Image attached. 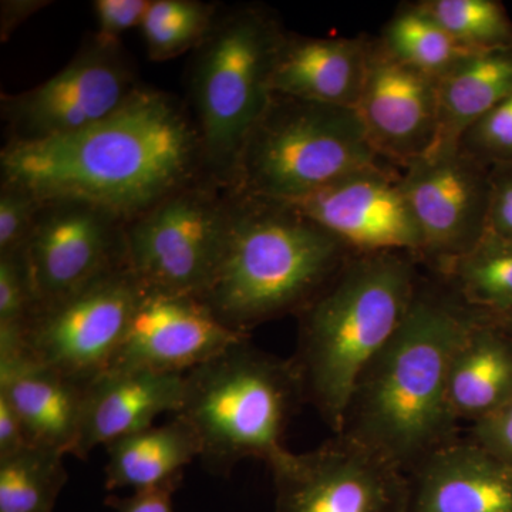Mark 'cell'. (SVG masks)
Here are the masks:
<instances>
[{
    "mask_svg": "<svg viewBox=\"0 0 512 512\" xmlns=\"http://www.w3.org/2000/svg\"><path fill=\"white\" fill-rule=\"evenodd\" d=\"M0 168L2 184L29 192L40 204L82 202L126 222L210 178L190 111L177 97L146 86L79 133L6 143Z\"/></svg>",
    "mask_w": 512,
    "mask_h": 512,
    "instance_id": "6da1fadb",
    "label": "cell"
},
{
    "mask_svg": "<svg viewBox=\"0 0 512 512\" xmlns=\"http://www.w3.org/2000/svg\"><path fill=\"white\" fill-rule=\"evenodd\" d=\"M481 313L437 276H421L402 326L360 377L339 434L406 474L460 439L448 376L458 346Z\"/></svg>",
    "mask_w": 512,
    "mask_h": 512,
    "instance_id": "7a4b0ae2",
    "label": "cell"
},
{
    "mask_svg": "<svg viewBox=\"0 0 512 512\" xmlns=\"http://www.w3.org/2000/svg\"><path fill=\"white\" fill-rule=\"evenodd\" d=\"M229 194L227 244L201 299L227 328L249 335L298 316L353 254L288 202Z\"/></svg>",
    "mask_w": 512,
    "mask_h": 512,
    "instance_id": "3957f363",
    "label": "cell"
},
{
    "mask_svg": "<svg viewBox=\"0 0 512 512\" xmlns=\"http://www.w3.org/2000/svg\"><path fill=\"white\" fill-rule=\"evenodd\" d=\"M419 261L403 254L353 255L298 315L292 356L306 404L339 434L360 377L412 308Z\"/></svg>",
    "mask_w": 512,
    "mask_h": 512,
    "instance_id": "277c9868",
    "label": "cell"
},
{
    "mask_svg": "<svg viewBox=\"0 0 512 512\" xmlns=\"http://www.w3.org/2000/svg\"><path fill=\"white\" fill-rule=\"evenodd\" d=\"M303 404L292 357L264 352L244 338L185 373L183 404L174 416L194 430L202 467L229 477L247 458L268 467L284 456L286 429Z\"/></svg>",
    "mask_w": 512,
    "mask_h": 512,
    "instance_id": "5b68a950",
    "label": "cell"
},
{
    "mask_svg": "<svg viewBox=\"0 0 512 512\" xmlns=\"http://www.w3.org/2000/svg\"><path fill=\"white\" fill-rule=\"evenodd\" d=\"M288 36L271 10L241 6L220 15L195 47L191 116L212 181L229 188L245 141L274 97L276 60Z\"/></svg>",
    "mask_w": 512,
    "mask_h": 512,
    "instance_id": "8992f818",
    "label": "cell"
},
{
    "mask_svg": "<svg viewBox=\"0 0 512 512\" xmlns=\"http://www.w3.org/2000/svg\"><path fill=\"white\" fill-rule=\"evenodd\" d=\"M386 165L355 109L275 94L239 154L229 190L296 202Z\"/></svg>",
    "mask_w": 512,
    "mask_h": 512,
    "instance_id": "52a82bcc",
    "label": "cell"
},
{
    "mask_svg": "<svg viewBox=\"0 0 512 512\" xmlns=\"http://www.w3.org/2000/svg\"><path fill=\"white\" fill-rule=\"evenodd\" d=\"M229 202L228 188L204 178L127 221V264L140 284L201 298L224 255Z\"/></svg>",
    "mask_w": 512,
    "mask_h": 512,
    "instance_id": "ba28073f",
    "label": "cell"
},
{
    "mask_svg": "<svg viewBox=\"0 0 512 512\" xmlns=\"http://www.w3.org/2000/svg\"><path fill=\"white\" fill-rule=\"evenodd\" d=\"M144 286L123 265L37 308L23 333L30 359L87 384L109 369Z\"/></svg>",
    "mask_w": 512,
    "mask_h": 512,
    "instance_id": "9c48e42d",
    "label": "cell"
},
{
    "mask_svg": "<svg viewBox=\"0 0 512 512\" xmlns=\"http://www.w3.org/2000/svg\"><path fill=\"white\" fill-rule=\"evenodd\" d=\"M140 87L121 43L109 45L94 36L46 82L2 96L8 143L79 133L116 113Z\"/></svg>",
    "mask_w": 512,
    "mask_h": 512,
    "instance_id": "30bf717a",
    "label": "cell"
},
{
    "mask_svg": "<svg viewBox=\"0 0 512 512\" xmlns=\"http://www.w3.org/2000/svg\"><path fill=\"white\" fill-rule=\"evenodd\" d=\"M268 468L275 512H409L402 468L342 434L305 453L288 450Z\"/></svg>",
    "mask_w": 512,
    "mask_h": 512,
    "instance_id": "8fae6325",
    "label": "cell"
},
{
    "mask_svg": "<svg viewBox=\"0 0 512 512\" xmlns=\"http://www.w3.org/2000/svg\"><path fill=\"white\" fill-rule=\"evenodd\" d=\"M400 181L423 237V264L439 272L471 251L488 229L491 167L461 148L434 150Z\"/></svg>",
    "mask_w": 512,
    "mask_h": 512,
    "instance_id": "7c38bea8",
    "label": "cell"
},
{
    "mask_svg": "<svg viewBox=\"0 0 512 512\" xmlns=\"http://www.w3.org/2000/svg\"><path fill=\"white\" fill-rule=\"evenodd\" d=\"M124 227L116 215L82 202L42 204L20 251L35 311L128 265Z\"/></svg>",
    "mask_w": 512,
    "mask_h": 512,
    "instance_id": "4fadbf2b",
    "label": "cell"
},
{
    "mask_svg": "<svg viewBox=\"0 0 512 512\" xmlns=\"http://www.w3.org/2000/svg\"><path fill=\"white\" fill-rule=\"evenodd\" d=\"M339 239L353 255L403 254L423 262V237L389 165L359 171L288 202Z\"/></svg>",
    "mask_w": 512,
    "mask_h": 512,
    "instance_id": "5bb4252c",
    "label": "cell"
},
{
    "mask_svg": "<svg viewBox=\"0 0 512 512\" xmlns=\"http://www.w3.org/2000/svg\"><path fill=\"white\" fill-rule=\"evenodd\" d=\"M384 163L406 168L436 147L440 80L406 66L370 39L362 96L356 109Z\"/></svg>",
    "mask_w": 512,
    "mask_h": 512,
    "instance_id": "9a60e30c",
    "label": "cell"
},
{
    "mask_svg": "<svg viewBox=\"0 0 512 512\" xmlns=\"http://www.w3.org/2000/svg\"><path fill=\"white\" fill-rule=\"evenodd\" d=\"M244 338L198 296L144 288L107 370L185 375Z\"/></svg>",
    "mask_w": 512,
    "mask_h": 512,
    "instance_id": "2e32d148",
    "label": "cell"
},
{
    "mask_svg": "<svg viewBox=\"0 0 512 512\" xmlns=\"http://www.w3.org/2000/svg\"><path fill=\"white\" fill-rule=\"evenodd\" d=\"M409 512H512V467L467 437L409 474Z\"/></svg>",
    "mask_w": 512,
    "mask_h": 512,
    "instance_id": "e0dca14e",
    "label": "cell"
},
{
    "mask_svg": "<svg viewBox=\"0 0 512 512\" xmlns=\"http://www.w3.org/2000/svg\"><path fill=\"white\" fill-rule=\"evenodd\" d=\"M185 375L106 370L86 384L82 430L74 456L87 460L97 446L106 447L136 431L154 426L164 413L177 414L183 404Z\"/></svg>",
    "mask_w": 512,
    "mask_h": 512,
    "instance_id": "ac0fdd59",
    "label": "cell"
},
{
    "mask_svg": "<svg viewBox=\"0 0 512 512\" xmlns=\"http://www.w3.org/2000/svg\"><path fill=\"white\" fill-rule=\"evenodd\" d=\"M86 384L20 355L0 357V394L25 427L30 446L64 456L76 451L82 430Z\"/></svg>",
    "mask_w": 512,
    "mask_h": 512,
    "instance_id": "d6986e66",
    "label": "cell"
},
{
    "mask_svg": "<svg viewBox=\"0 0 512 512\" xmlns=\"http://www.w3.org/2000/svg\"><path fill=\"white\" fill-rule=\"evenodd\" d=\"M370 39L286 36L272 90L295 99L356 109L362 96Z\"/></svg>",
    "mask_w": 512,
    "mask_h": 512,
    "instance_id": "ffe728a7",
    "label": "cell"
},
{
    "mask_svg": "<svg viewBox=\"0 0 512 512\" xmlns=\"http://www.w3.org/2000/svg\"><path fill=\"white\" fill-rule=\"evenodd\" d=\"M512 399V336L481 313L460 343L448 376V402L458 423L473 426Z\"/></svg>",
    "mask_w": 512,
    "mask_h": 512,
    "instance_id": "44dd1931",
    "label": "cell"
},
{
    "mask_svg": "<svg viewBox=\"0 0 512 512\" xmlns=\"http://www.w3.org/2000/svg\"><path fill=\"white\" fill-rule=\"evenodd\" d=\"M104 487L107 491L146 490L163 484L200 456L194 430L181 417L136 431L106 447Z\"/></svg>",
    "mask_w": 512,
    "mask_h": 512,
    "instance_id": "7402d4cb",
    "label": "cell"
},
{
    "mask_svg": "<svg viewBox=\"0 0 512 512\" xmlns=\"http://www.w3.org/2000/svg\"><path fill=\"white\" fill-rule=\"evenodd\" d=\"M511 94L512 49L466 57L440 80V130L434 150L458 148L468 128Z\"/></svg>",
    "mask_w": 512,
    "mask_h": 512,
    "instance_id": "603a6c76",
    "label": "cell"
},
{
    "mask_svg": "<svg viewBox=\"0 0 512 512\" xmlns=\"http://www.w3.org/2000/svg\"><path fill=\"white\" fill-rule=\"evenodd\" d=\"M470 308L512 312V242L485 234L467 254L434 272Z\"/></svg>",
    "mask_w": 512,
    "mask_h": 512,
    "instance_id": "cb8c5ba5",
    "label": "cell"
},
{
    "mask_svg": "<svg viewBox=\"0 0 512 512\" xmlns=\"http://www.w3.org/2000/svg\"><path fill=\"white\" fill-rule=\"evenodd\" d=\"M379 40L394 59L437 80L470 56L419 2L397 10Z\"/></svg>",
    "mask_w": 512,
    "mask_h": 512,
    "instance_id": "d4e9b609",
    "label": "cell"
},
{
    "mask_svg": "<svg viewBox=\"0 0 512 512\" xmlns=\"http://www.w3.org/2000/svg\"><path fill=\"white\" fill-rule=\"evenodd\" d=\"M69 480L64 454L28 446L0 460V512H53Z\"/></svg>",
    "mask_w": 512,
    "mask_h": 512,
    "instance_id": "484cf974",
    "label": "cell"
},
{
    "mask_svg": "<svg viewBox=\"0 0 512 512\" xmlns=\"http://www.w3.org/2000/svg\"><path fill=\"white\" fill-rule=\"evenodd\" d=\"M217 15V6L200 0H151L140 25L148 56L164 62L195 50Z\"/></svg>",
    "mask_w": 512,
    "mask_h": 512,
    "instance_id": "4316f807",
    "label": "cell"
},
{
    "mask_svg": "<svg viewBox=\"0 0 512 512\" xmlns=\"http://www.w3.org/2000/svg\"><path fill=\"white\" fill-rule=\"evenodd\" d=\"M433 16L470 55L512 49V20L497 0H423Z\"/></svg>",
    "mask_w": 512,
    "mask_h": 512,
    "instance_id": "83f0119b",
    "label": "cell"
},
{
    "mask_svg": "<svg viewBox=\"0 0 512 512\" xmlns=\"http://www.w3.org/2000/svg\"><path fill=\"white\" fill-rule=\"evenodd\" d=\"M458 147L491 168L512 164V94L468 128Z\"/></svg>",
    "mask_w": 512,
    "mask_h": 512,
    "instance_id": "f1b7e54d",
    "label": "cell"
},
{
    "mask_svg": "<svg viewBox=\"0 0 512 512\" xmlns=\"http://www.w3.org/2000/svg\"><path fill=\"white\" fill-rule=\"evenodd\" d=\"M35 308L22 254L0 255V328L25 330Z\"/></svg>",
    "mask_w": 512,
    "mask_h": 512,
    "instance_id": "f546056e",
    "label": "cell"
},
{
    "mask_svg": "<svg viewBox=\"0 0 512 512\" xmlns=\"http://www.w3.org/2000/svg\"><path fill=\"white\" fill-rule=\"evenodd\" d=\"M42 204L29 192L2 184L0 191V255L22 251Z\"/></svg>",
    "mask_w": 512,
    "mask_h": 512,
    "instance_id": "4dcf8cb0",
    "label": "cell"
},
{
    "mask_svg": "<svg viewBox=\"0 0 512 512\" xmlns=\"http://www.w3.org/2000/svg\"><path fill=\"white\" fill-rule=\"evenodd\" d=\"M151 0H96V39L117 45L128 30L140 28Z\"/></svg>",
    "mask_w": 512,
    "mask_h": 512,
    "instance_id": "1f68e13d",
    "label": "cell"
},
{
    "mask_svg": "<svg viewBox=\"0 0 512 512\" xmlns=\"http://www.w3.org/2000/svg\"><path fill=\"white\" fill-rule=\"evenodd\" d=\"M466 437L512 467V399L470 426Z\"/></svg>",
    "mask_w": 512,
    "mask_h": 512,
    "instance_id": "d6a6232c",
    "label": "cell"
},
{
    "mask_svg": "<svg viewBox=\"0 0 512 512\" xmlns=\"http://www.w3.org/2000/svg\"><path fill=\"white\" fill-rule=\"evenodd\" d=\"M488 234L512 242V164L491 168Z\"/></svg>",
    "mask_w": 512,
    "mask_h": 512,
    "instance_id": "836d02e7",
    "label": "cell"
},
{
    "mask_svg": "<svg viewBox=\"0 0 512 512\" xmlns=\"http://www.w3.org/2000/svg\"><path fill=\"white\" fill-rule=\"evenodd\" d=\"M184 473L146 490L133 491L127 497L106 498L114 512H174V495L183 484Z\"/></svg>",
    "mask_w": 512,
    "mask_h": 512,
    "instance_id": "e575fe53",
    "label": "cell"
},
{
    "mask_svg": "<svg viewBox=\"0 0 512 512\" xmlns=\"http://www.w3.org/2000/svg\"><path fill=\"white\" fill-rule=\"evenodd\" d=\"M30 446L25 427L6 397L0 394V460Z\"/></svg>",
    "mask_w": 512,
    "mask_h": 512,
    "instance_id": "d590c367",
    "label": "cell"
},
{
    "mask_svg": "<svg viewBox=\"0 0 512 512\" xmlns=\"http://www.w3.org/2000/svg\"><path fill=\"white\" fill-rule=\"evenodd\" d=\"M49 5V2L42 0H6L2 2V12H0V35L2 42H6L10 35L28 20L33 13Z\"/></svg>",
    "mask_w": 512,
    "mask_h": 512,
    "instance_id": "8d00e7d4",
    "label": "cell"
},
{
    "mask_svg": "<svg viewBox=\"0 0 512 512\" xmlns=\"http://www.w3.org/2000/svg\"><path fill=\"white\" fill-rule=\"evenodd\" d=\"M497 322L512 336V312L503 313V315H493Z\"/></svg>",
    "mask_w": 512,
    "mask_h": 512,
    "instance_id": "74e56055",
    "label": "cell"
}]
</instances>
